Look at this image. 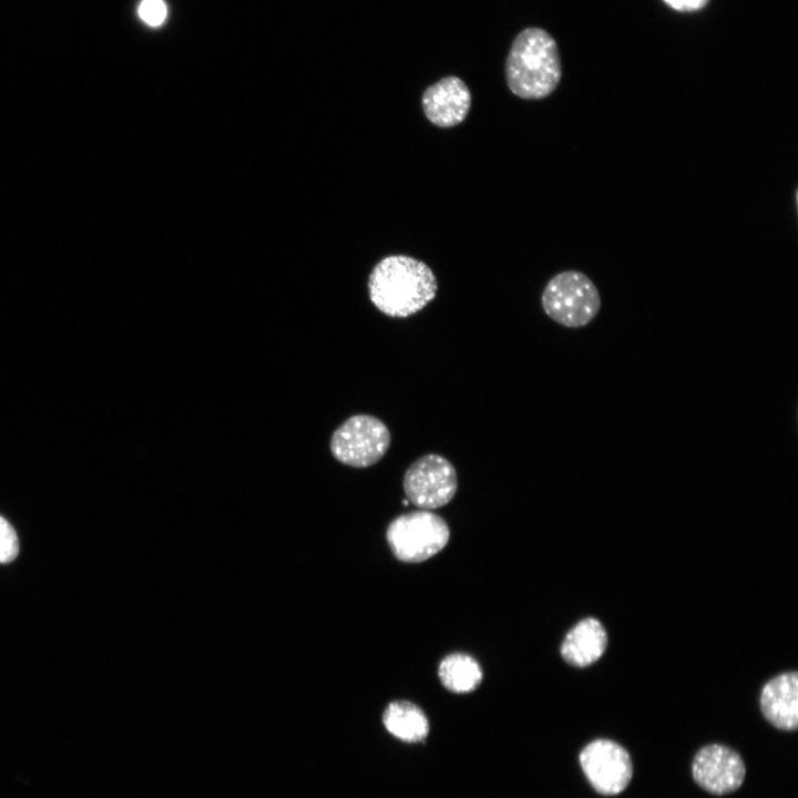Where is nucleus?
Returning <instances> with one entry per match:
<instances>
[{"instance_id":"nucleus-1","label":"nucleus","mask_w":798,"mask_h":798,"mask_svg":"<svg viewBox=\"0 0 798 798\" xmlns=\"http://www.w3.org/2000/svg\"><path fill=\"white\" fill-rule=\"evenodd\" d=\"M438 282L422 260L408 255H389L380 259L368 278L371 303L392 318L409 317L434 299Z\"/></svg>"},{"instance_id":"nucleus-2","label":"nucleus","mask_w":798,"mask_h":798,"mask_svg":"<svg viewBox=\"0 0 798 798\" xmlns=\"http://www.w3.org/2000/svg\"><path fill=\"white\" fill-rule=\"evenodd\" d=\"M561 78L560 54L552 35L540 28L522 30L505 60L509 90L524 100H541L555 91Z\"/></svg>"},{"instance_id":"nucleus-3","label":"nucleus","mask_w":798,"mask_h":798,"mask_svg":"<svg viewBox=\"0 0 798 798\" xmlns=\"http://www.w3.org/2000/svg\"><path fill=\"white\" fill-rule=\"evenodd\" d=\"M541 305L544 313L566 328L589 325L600 313L602 300L592 279L570 269L554 275L545 285Z\"/></svg>"},{"instance_id":"nucleus-4","label":"nucleus","mask_w":798,"mask_h":798,"mask_svg":"<svg viewBox=\"0 0 798 798\" xmlns=\"http://www.w3.org/2000/svg\"><path fill=\"white\" fill-rule=\"evenodd\" d=\"M446 521L428 510L411 511L393 519L387 541L393 555L407 563H419L437 554L449 541Z\"/></svg>"},{"instance_id":"nucleus-5","label":"nucleus","mask_w":798,"mask_h":798,"mask_svg":"<svg viewBox=\"0 0 798 798\" xmlns=\"http://www.w3.org/2000/svg\"><path fill=\"white\" fill-rule=\"evenodd\" d=\"M390 442L391 434L383 421L370 415H356L334 431L330 451L340 463L367 468L383 458Z\"/></svg>"},{"instance_id":"nucleus-6","label":"nucleus","mask_w":798,"mask_h":798,"mask_svg":"<svg viewBox=\"0 0 798 798\" xmlns=\"http://www.w3.org/2000/svg\"><path fill=\"white\" fill-rule=\"evenodd\" d=\"M458 489L453 464L442 456L428 453L413 461L405 472L407 500L422 510L449 503Z\"/></svg>"},{"instance_id":"nucleus-7","label":"nucleus","mask_w":798,"mask_h":798,"mask_svg":"<svg viewBox=\"0 0 798 798\" xmlns=\"http://www.w3.org/2000/svg\"><path fill=\"white\" fill-rule=\"evenodd\" d=\"M580 764L592 787L604 796L618 795L632 779L630 754L611 739L589 743L580 753Z\"/></svg>"},{"instance_id":"nucleus-8","label":"nucleus","mask_w":798,"mask_h":798,"mask_svg":"<svg viewBox=\"0 0 798 798\" xmlns=\"http://www.w3.org/2000/svg\"><path fill=\"white\" fill-rule=\"evenodd\" d=\"M692 775L700 788L722 796L736 791L743 785L746 766L740 755L730 747L710 744L694 756Z\"/></svg>"},{"instance_id":"nucleus-9","label":"nucleus","mask_w":798,"mask_h":798,"mask_svg":"<svg viewBox=\"0 0 798 798\" xmlns=\"http://www.w3.org/2000/svg\"><path fill=\"white\" fill-rule=\"evenodd\" d=\"M421 106L427 120L433 125L453 127L467 117L471 106V92L460 78L448 75L423 91Z\"/></svg>"},{"instance_id":"nucleus-10","label":"nucleus","mask_w":798,"mask_h":798,"mask_svg":"<svg viewBox=\"0 0 798 798\" xmlns=\"http://www.w3.org/2000/svg\"><path fill=\"white\" fill-rule=\"evenodd\" d=\"M760 709L776 728L790 732L798 726V675L796 672L779 674L761 689Z\"/></svg>"},{"instance_id":"nucleus-11","label":"nucleus","mask_w":798,"mask_h":798,"mask_svg":"<svg viewBox=\"0 0 798 798\" xmlns=\"http://www.w3.org/2000/svg\"><path fill=\"white\" fill-rule=\"evenodd\" d=\"M606 646L607 633L602 623L594 617H586L567 632L560 652L570 665L585 667L595 663Z\"/></svg>"},{"instance_id":"nucleus-12","label":"nucleus","mask_w":798,"mask_h":798,"mask_svg":"<svg viewBox=\"0 0 798 798\" xmlns=\"http://www.w3.org/2000/svg\"><path fill=\"white\" fill-rule=\"evenodd\" d=\"M382 722L390 734L408 743L421 741L429 733L427 716L408 700L390 703L383 712Z\"/></svg>"},{"instance_id":"nucleus-13","label":"nucleus","mask_w":798,"mask_h":798,"mask_svg":"<svg viewBox=\"0 0 798 798\" xmlns=\"http://www.w3.org/2000/svg\"><path fill=\"white\" fill-rule=\"evenodd\" d=\"M438 675L442 685L453 693L471 692L482 679V671L478 662L463 653L446 656L439 665Z\"/></svg>"},{"instance_id":"nucleus-14","label":"nucleus","mask_w":798,"mask_h":798,"mask_svg":"<svg viewBox=\"0 0 798 798\" xmlns=\"http://www.w3.org/2000/svg\"><path fill=\"white\" fill-rule=\"evenodd\" d=\"M18 553V536L10 523L0 515V563L11 562Z\"/></svg>"},{"instance_id":"nucleus-15","label":"nucleus","mask_w":798,"mask_h":798,"mask_svg":"<svg viewBox=\"0 0 798 798\" xmlns=\"http://www.w3.org/2000/svg\"><path fill=\"white\" fill-rule=\"evenodd\" d=\"M139 13L145 23L155 27L164 21L166 7L162 0H143Z\"/></svg>"},{"instance_id":"nucleus-16","label":"nucleus","mask_w":798,"mask_h":798,"mask_svg":"<svg viewBox=\"0 0 798 798\" xmlns=\"http://www.w3.org/2000/svg\"><path fill=\"white\" fill-rule=\"evenodd\" d=\"M664 2L678 11H694L702 9L708 0H664Z\"/></svg>"},{"instance_id":"nucleus-17","label":"nucleus","mask_w":798,"mask_h":798,"mask_svg":"<svg viewBox=\"0 0 798 798\" xmlns=\"http://www.w3.org/2000/svg\"><path fill=\"white\" fill-rule=\"evenodd\" d=\"M402 503H403L405 505H407V504L409 503V501L406 499V500L402 501Z\"/></svg>"}]
</instances>
